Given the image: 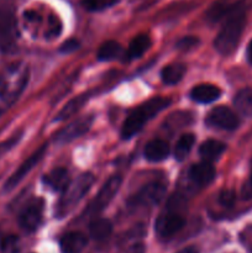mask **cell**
Segmentation results:
<instances>
[{"label":"cell","instance_id":"6da1fadb","mask_svg":"<svg viewBox=\"0 0 252 253\" xmlns=\"http://www.w3.org/2000/svg\"><path fill=\"white\" fill-rule=\"evenodd\" d=\"M29 81V68L12 63L0 73V115L6 113L19 99Z\"/></svg>","mask_w":252,"mask_h":253},{"label":"cell","instance_id":"7a4b0ae2","mask_svg":"<svg viewBox=\"0 0 252 253\" xmlns=\"http://www.w3.org/2000/svg\"><path fill=\"white\" fill-rule=\"evenodd\" d=\"M246 24V12L244 2H235L231 11L226 15V21L217 34L214 46L219 53L229 56L236 49Z\"/></svg>","mask_w":252,"mask_h":253},{"label":"cell","instance_id":"3957f363","mask_svg":"<svg viewBox=\"0 0 252 253\" xmlns=\"http://www.w3.org/2000/svg\"><path fill=\"white\" fill-rule=\"evenodd\" d=\"M169 104V99L160 98L158 96V98L150 99L145 104H142L140 108L133 110L128 115V118L126 119L123 125V128H121V136H123V138L126 140V138H131L133 135H136L151 118H153L158 113H161Z\"/></svg>","mask_w":252,"mask_h":253},{"label":"cell","instance_id":"277c9868","mask_svg":"<svg viewBox=\"0 0 252 253\" xmlns=\"http://www.w3.org/2000/svg\"><path fill=\"white\" fill-rule=\"evenodd\" d=\"M94 175L91 173H84L79 175L73 182H69L66 189L62 193L61 199L58 200L56 207V216L62 217L71 212L77 204L89 192L91 185L94 184Z\"/></svg>","mask_w":252,"mask_h":253},{"label":"cell","instance_id":"5b68a950","mask_svg":"<svg viewBox=\"0 0 252 253\" xmlns=\"http://www.w3.org/2000/svg\"><path fill=\"white\" fill-rule=\"evenodd\" d=\"M123 183V178L120 175H113L105 182V184L101 187L96 197L89 203L88 208L85 210L86 215H95L105 209L109 203L114 199L116 193L120 189V185Z\"/></svg>","mask_w":252,"mask_h":253},{"label":"cell","instance_id":"8992f818","mask_svg":"<svg viewBox=\"0 0 252 253\" xmlns=\"http://www.w3.org/2000/svg\"><path fill=\"white\" fill-rule=\"evenodd\" d=\"M17 25L14 14L5 7H0V49L11 51L16 44Z\"/></svg>","mask_w":252,"mask_h":253},{"label":"cell","instance_id":"52a82bcc","mask_svg":"<svg viewBox=\"0 0 252 253\" xmlns=\"http://www.w3.org/2000/svg\"><path fill=\"white\" fill-rule=\"evenodd\" d=\"M43 214V200L32 199L26 207L22 209L19 216V224L25 231L34 232L37 230L42 221Z\"/></svg>","mask_w":252,"mask_h":253},{"label":"cell","instance_id":"ba28073f","mask_svg":"<svg viewBox=\"0 0 252 253\" xmlns=\"http://www.w3.org/2000/svg\"><path fill=\"white\" fill-rule=\"evenodd\" d=\"M46 150H47V145H43L42 147H40L36 152L32 153V155L30 156V157L27 158V160L25 161V162L22 163V165L20 166V167L17 168L14 173H12L11 177L6 180V183H5V187H4V192H10V190L14 189V188L16 187V185L19 184V183L21 182V180L24 179V178L26 177L30 172H31L32 168H34L35 166H36L37 163L42 160V157H43Z\"/></svg>","mask_w":252,"mask_h":253},{"label":"cell","instance_id":"9c48e42d","mask_svg":"<svg viewBox=\"0 0 252 253\" xmlns=\"http://www.w3.org/2000/svg\"><path fill=\"white\" fill-rule=\"evenodd\" d=\"M93 121L94 118L91 115L77 119L76 121H73L72 124L67 125L66 127H63L62 130H59L58 132L56 133L54 141L58 143H66L71 142L74 138L81 137L82 135H84V133L90 128Z\"/></svg>","mask_w":252,"mask_h":253},{"label":"cell","instance_id":"30bf717a","mask_svg":"<svg viewBox=\"0 0 252 253\" xmlns=\"http://www.w3.org/2000/svg\"><path fill=\"white\" fill-rule=\"evenodd\" d=\"M207 124L222 130H235L239 126V119L231 109L226 106H217L208 114Z\"/></svg>","mask_w":252,"mask_h":253},{"label":"cell","instance_id":"8fae6325","mask_svg":"<svg viewBox=\"0 0 252 253\" xmlns=\"http://www.w3.org/2000/svg\"><path fill=\"white\" fill-rule=\"evenodd\" d=\"M166 194V185L160 182H153L145 185L142 189L138 190L131 203L135 205H152L157 204L163 199Z\"/></svg>","mask_w":252,"mask_h":253},{"label":"cell","instance_id":"7c38bea8","mask_svg":"<svg viewBox=\"0 0 252 253\" xmlns=\"http://www.w3.org/2000/svg\"><path fill=\"white\" fill-rule=\"evenodd\" d=\"M184 224L185 221L183 216H180L177 212L170 211L167 214H162L156 220L155 229L161 237H170L177 234L184 226Z\"/></svg>","mask_w":252,"mask_h":253},{"label":"cell","instance_id":"4fadbf2b","mask_svg":"<svg viewBox=\"0 0 252 253\" xmlns=\"http://www.w3.org/2000/svg\"><path fill=\"white\" fill-rule=\"evenodd\" d=\"M189 178L193 183L204 187L214 180L215 168L212 167L211 163L207 162V161L193 165L189 169Z\"/></svg>","mask_w":252,"mask_h":253},{"label":"cell","instance_id":"5bb4252c","mask_svg":"<svg viewBox=\"0 0 252 253\" xmlns=\"http://www.w3.org/2000/svg\"><path fill=\"white\" fill-rule=\"evenodd\" d=\"M86 244L88 240L82 232H68L61 239V250L63 253H81Z\"/></svg>","mask_w":252,"mask_h":253},{"label":"cell","instance_id":"9a60e30c","mask_svg":"<svg viewBox=\"0 0 252 253\" xmlns=\"http://www.w3.org/2000/svg\"><path fill=\"white\" fill-rule=\"evenodd\" d=\"M220 94H221V90L216 85L200 84V85L193 88V90L190 91V98L194 101H198V103L208 104L219 99Z\"/></svg>","mask_w":252,"mask_h":253},{"label":"cell","instance_id":"2e32d148","mask_svg":"<svg viewBox=\"0 0 252 253\" xmlns=\"http://www.w3.org/2000/svg\"><path fill=\"white\" fill-rule=\"evenodd\" d=\"M143 153L150 162H161L169 155V146L163 140H152L146 145Z\"/></svg>","mask_w":252,"mask_h":253},{"label":"cell","instance_id":"e0dca14e","mask_svg":"<svg viewBox=\"0 0 252 253\" xmlns=\"http://www.w3.org/2000/svg\"><path fill=\"white\" fill-rule=\"evenodd\" d=\"M43 182L51 189L63 192L67 188V185L69 184L68 172L62 167L54 168V169H52L51 172L44 175Z\"/></svg>","mask_w":252,"mask_h":253},{"label":"cell","instance_id":"ac0fdd59","mask_svg":"<svg viewBox=\"0 0 252 253\" xmlns=\"http://www.w3.org/2000/svg\"><path fill=\"white\" fill-rule=\"evenodd\" d=\"M225 150H226L225 143L217 140H208L200 146L199 155L207 162H212V161H216L224 153Z\"/></svg>","mask_w":252,"mask_h":253},{"label":"cell","instance_id":"d6986e66","mask_svg":"<svg viewBox=\"0 0 252 253\" xmlns=\"http://www.w3.org/2000/svg\"><path fill=\"white\" fill-rule=\"evenodd\" d=\"M185 71H187V67L183 63L168 64L161 72V78H162L163 83L167 84V85H174L182 81Z\"/></svg>","mask_w":252,"mask_h":253},{"label":"cell","instance_id":"ffe728a7","mask_svg":"<svg viewBox=\"0 0 252 253\" xmlns=\"http://www.w3.org/2000/svg\"><path fill=\"white\" fill-rule=\"evenodd\" d=\"M88 98H89L88 94H82V95L71 99V100H69L63 108H62V110L57 114L56 121L67 120L68 118L73 116L74 114L78 113V111L83 108L84 104L86 103Z\"/></svg>","mask_w":252,"mask_h":253},{"label":"cell","instance_id":"44dd1931","mask_svg":"<svg viewBox=\"0 0 252 253\" xmlns=\"http://www.w3.org/2000/svg\"><path fill=\"white\" fill-rule=\"evenodd\" d=\"M121 54H123V47H121V44L119 42L106 41L99 47L96 57H98L99 61L109 62L120 58Z\"/></svg>","mask_w":252,"mask_h":253},{"label":"cell","instance_id":"7402d4cb","mask_svg":"<svg viewBox=\"0 0 252 253\" xmlns=\"http://www.w3.org/2000/svg\"><path fill=\"white\" fill-rule=\"evenodd\" d=\"M235 108L244 116H252V89H241L234 99Z\"/></svg>","mask_w":252,"mask_h":253},{"label":"cell","instance_id":"603a6c76","mask_svg":"<svg viewBox=\"0 0 252 253\" xmlns=\"http://www.w3.org/2000/svg\"><path fill=\"white\" fill-rule=\"evenodd\" d=\"M91 237L96 241H103L106 240L113 232V225L106 219H96L89 226Z\"/></svg>","mask_w":252,"mask_h":253},{"label":"cell","instance_id":"cb8c5ba5","mask_svg":"<svg viewBox=\"0 0 252 253\" xmlns=\"http://www.w3.org/2000/svg\"><path fill=\"white\" fill-rule=\"evenodd\" d=\"M151 46V40L147 35H138L128 44V58H140Z\"/></svg>","mask_w":252,"mask_h":253},{"label":"cell","instance_id":"d4e9b609","mask_svg":"<svg viewBox=\"0 0 252 253\" xmlns=\"http://www.w3.org/2000/svg\"><path fill=\"white\" fill-rule=\"evenodd\" d=\"M195 142V137L192 133H185V135L180 136L179 140L175 143L174 148V157L177 161H183L188 155H189L190 150L193 148V145Z\"/></svg>","mask_w":252,"mask_h":253},{"label":"cell","instance_id":"484cf974","mask_svg":"<svg viewBox=\"0 0 252 253\" xmlns=\"http://www.w3.org/2000/svg\"><path fill=\"white\" fill-rule=\"evenodd\" d=\"M0 250L2 253H19L20 251V240L17 236L10 235L4 237L0 242Z\"/></svg>","mask_w":252,"mask_h":253},{"label":"cell","instance_id":"4316f807","mask_svg":"<svg viewBox=\"0 0 252 253\" xmlns=\"http://www.w3.org/2000/svg\"><path fill=\"white\" fill-rule=\"evenodd\" d=\"M116 0H83V5L89 11H100L114 5Z\"/></svg>","mask_w":252,"mask_h":253},{"label":"cell","instance_id":"83f0119b","mask_svg":"<svg viewBox=\"0 0 252 253\" xmlns=\"http://www.w3.org/2000/svg\"><path fill=\"white\" fill-rule=\"evenodd\" d=\"M235 199H236V195H235L234 190L225 189L222 190L219 195V202L221 203L224 207H232L235 203Z\"/></svg>","mask_w":252,"mask_h":253},{"label":"cell","instance_id":"f1b7e54d","mask_svg":"<svg viewBox=\"0 0 252 253\" xmlns=\"http://www.w3.org/2000/svg\"><path fill=\"white\" fill-rule=\"evenodd\" d=\"M198 43V39L193 36H188L184 37V39L179 40L177 43V48L182 49V51H189V49L194 48Z\"/></svg>","mask_w":252,"mask_h":253},{"label":"cell","instance_id":"f546056e","mask_svg":"<svg viewBox=\"0 0 252 253\" xmlns=\"http://www.w3.org/2000/svg\"><path fill=\"white\" fill-rule=\"evenodd\" d=\"M79 43L76 41V40H69V41L64 42L63 44L61 46V52L63 53H69V52H73L78 48Z\"/></svg>","mask_w":252,"mask_h":253},{"label":"cell","instance_id":"4dcf8cb0","mask_svg":"<svg viewBox=\"0 0 252 253\" xmlns=\"http://www.w3.org/2000/svg\"><path fill=\"white\" fill-rule=\"evenodd\" d=\"M126 253H145V246L142 244H135L127 250Z\"/></svg>","mask_w":252,"mask_h":253},{"label":"cell","instance_id":"1f68e13d","mask_svg":"<svg viewBox=\"0 0 252 253\" xmlns=\"http://www.w3.org/2000/svg\"><path fill=\"white\" fill-rule=\"evenodd\" d=\"M177 253H199V252H198V250L195 249V247H185V249L180 250V251Z\"/></svg>","mask_w":252,"mask_h":253},{"label":"cell","instance_id":"d6a6232c","mask_svg":"<svg viewBox=\"0 0 252 253\" xmlns=\"http://www.w3.org/2000/svg\"><path fill=\"white\" fill-rule=\"evenodd\" d=\"M247 58H249L250 63H252V41L250 42L249 47H247Z\"/></svg>","mask_w":252,"mask_h":253},{"label":"cell","instance_id":"836d02e7","mask_svg":"<svg viewBox=\"0 0 252 253\" xmlns=\"http://www.w3.org/2000/svg\"><path fill=\"white\" fill-rule=\"evenodd\" d=\"M250 182H251V184H252V175H251V180H250Z\"/></svg>","mask_w":252,"mask_h":253}]
</instances>
